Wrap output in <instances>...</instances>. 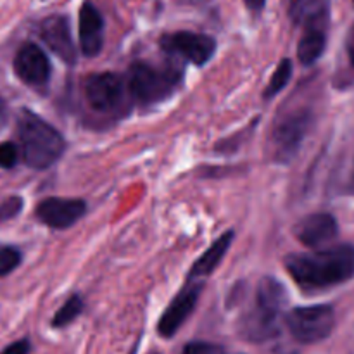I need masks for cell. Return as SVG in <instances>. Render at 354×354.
Returning a JSON list of instances; mask_svg holds the SVG:
<instances>
[{"label":"cell","instance_id":"obj_1","mask_svg":"<svg viewBox=\"0 0 354 354\" xmlns=\"http://www.w3.org/2000/svg\"><path fill=\"white\" fill-rule=\"evenodd\" d=\"M286 268L297 286L304 289H327L354 277V245L297 252L286 258Z\"/></svg>","mask_w":354,"mask_h":354},{"label":"cell","instance_id":"obj_2","mask_svg":"<svg viewBox=\"0 0 354 354\" xmlns=\"http://www.w3.org/2000/svg\"><path fill=\"white\" fill-rule=\"evenodd\" d=\"M21 156L33 169H47L64 154L66 142L52 124L31 111L23 109L17 116Z\"/></svg>","mask_w":354,"mask_h":354},{"label":"cell","instance_id":"obj_3","mask_svg":"<svg viewBox=\"0 0 354 354\" xmlns=\"http://www.w3.org/2000/svg\"><path fill=\"white\" fill-rule=\"evenodd\" d=\"M180 83L175 68H156L147 62H135L128 73V88L137 102L149 106L168 99Z\"/></svg>","mask_w":354,"mask_h":354},{"label":"cell","instance_id":"obj_4","mask_svg":"<svg viewBox=\"0 0 354 354\" xmlns=\"http://www.w3.org/2000/svg\"><path fill=\"white\" fill-rule=\"evenodd\" d=\"M311 123H313V114L310 109L303 107L290 111L277 120L272 131V151L277 162L287 165L296 158L310 131Z\"/></svg>","mask_w":354,"mask_h":354},{"label":"cell","instance_id":"obj_5","mask_svg":"<svg viewBox=\"0 0 354 354\" xmlns=\"http://www.w3.org/2000/svg\"><path fill=\"white\" fill-rule=\"evenodd\" d=\"M286 325L290 335L303 344H315L332 334L335 327L334 308L328 304L294 308L287 313Z\"/></svg>","mask_w":354,"mask_h":354},{"label":"cell","instance_id":"obj_6","mask_svg":"<svg viewBox=\"0 0 354 354\" xmlns=\"http://www.w3.org/2000/svg\"><path fill=\"white\" fill-rule=\"evenodd\" d=\"M86 102L99 113H113L124 100V85L116 73H95L83 83Z\"/></svg>","mask_w":354,"mask_h":354},{"label":"cell","instance_id":"obj_7","mask_svg":"<svg viewBox=\"0 0 354 354\" xmlns=\"http://www.w3.org/2000/svg\"><path fill=\"white\" fill-rule=\"evenodd\" d=\"M161 45L165 50L180 55L196 66H203L209 61L216 52V41L207 35L192 33V31H178V33L162 37Z\"/></svg>","mask_w":354,"mask_h":354},{"label":"cell","instance_id":"obj_8","mask_svg":"<svg viewBox=\"0 0 354 354\" xmlns=\"http://www.w3.org/2000/svg\"><path fill=\"white\" fill-rule=\"evenodd\" d=\"M201 294H203V283L199 282L187 283V286L176 294L175 299L169 303V306L166 308L165 313L159 318L158 332L161 337L169 339L178 332V328L185 324L187 318L190 317V313L196 310Z\"/></svg>","mask_w":354,"mask_h":354},{"label":"cell","instance_id":"obj_9","mask_svg":"<svg viewBox=\"0 0 354 354\" xmlns=\"http://www.w3.org/2000/svg\"><path fill=\"white\" fill-rule=\"evenodd\" d=\"M86 204L82 199H64V197H47L37 206L38 220L55 230L73 227L85 214Z\"/></svg>","mask_w":354,"mask_h":354},{"label":"cell","instance_id":"obj_10","mask_svg":"<svg viewBox=\"0 0 354 354\" xmlns=\"http://www.w3.org/2000/svg\"><path fill=\"white\" fill-rule=\"evenodd\" d=\"M14 71H16L17 78L26 85L40 86L48 82L52 68L47 54L37 44L28 41V44L21 45L19 50L16 52Z\"/></svg>","mask_w":354,"mask_h":354},{"label":"cell","instance_id":"obj_11","mask_svg":"<svg viewBox=\"0 0 354 354\" xmlns=\"http://www.w3.org/2000/svg\"><path fill=\"white\" fill-rule=\"evenodd\" d=\"M40 37L48 48L68 64L76 59V48L73 44L69 21L66 16H48L40 24Z\"/></svg>","mask_w":354,"mask_h":354},{"label":"cell","instance_id":"obj_12","mask_svg":"<svg viewBox=\"0 0 354 354\" xmlns=\"http://www.w3.org/2000/svg\"><path fill=\"white\" fill-rule=\"evenodd\" d=\"M339 225L328 213H315L303 218L294 228L297 241L306 248H322L337 237Z\"/></svg>","mask_w":354,"mask_h":354},{"label":"cell","instance_id":"obj_13","mask_svg":"<svg viewBox=\"0 0 354 354\" xmlns=\"http://www.w3.org/2000/svg\"><path fill=\"white\" fill-rule=\"evenodd\" d=\"M280 315L256 306L249 310L239 322V334L249 342H266L279 335Z\"/></svg>","mask_w":354,"mask_h":354},{"label":"cell","instance_id":"obj_14","mask_svg":"<svg viewBox=\"0 0 354 354\" xmlns=\"http://www.w3.org/2000/svg\"><path fill=\"white\" fill-rule=\"evenodd\" d=\"M104 44V21L99 10L85 3L80 10V47L86 57L100 52Z\"/></svg>","mask_w":354,"mask_h":354},{"label":"cell","instance_id":"obj_15","mask_svg":"<svg viewBox=\"0 0 354 354\" xmlns=\"http://www.w3.org/2000/svg\"><path fill=\"white\" fill-rule=\"evenodd\" d=\"M289 14L294 23L303 24L306 30H325L328 23V0H292Z\"/></svg>","mask_w":354,"mask_h":354},{"label":"cell","instance_id":"obj_16","mask_svg":"<svg viewBox=\"0 0 354 354\" xmlns=\"http://www.w3.org/2000/svg\"><path fill=\"white\" fill-rule=\"evenodd\" d=\"M235 234L232 230H228L227 234L221 235L203 256L196 261V265L190 270V280L196 279V277H207L209 273H213L216 270V266L220 265L221 259L227 254L228 248H230L232 241H234Z\"/></svg>","mask_w":354,"mask_h":354},{"label":"cell","instance_id":"obj_17","mask_svg":"<svg viewBox=\"0 0 354 354\" xmlns=\"http://www.w3.org/2000/svg\"><path fill=\"white\" fill-rule=\"evenodd\" d=\"M256 306L263 310L273 311V313H282V310L287 304V292L286 287L272 277H265L259 280L258 289H256Z\"/></svg>","mask_w":354,"mask_h":354},{"label":"cell","instance_id":"obj_18","mask_svg":"<svg viewBox=\"0 0 354 354\" xmlns=\"http://www.w3.org/2000/svg\"><path fill=\"white\" fill-rule=\"evenodd\" d=\"M325 45H327L325 30H320V28L306 30V33L299 40V45H297V57H299L301 64H315L322 57V54H324Z\"/></svg>","mask_w":354,"mask_h":354},{"label":"cell","instance_id":"obj_19","mask_svg":"<svg viewBox=\"0 0 354 354\" xmlns=\"http://www.w3.org/2000/svg\"><path fill=\"white\" fill-rule=\"evenodd\" d=\"M290 78H292V62H290V59H283V61H280V64L277 66L275 73H273V76L270 78L268 86L265 88V99H272V97L277 95L280 90L286 88V86L289 85Z\"/></svg>","mask_w":354,"mask_h":354},{"label":"cell","instance_id":"obj_20","mask_svg":"<svg viewBox=\"0 0 354 354\" xmlns=\"http://www.w3.org/2000/svg\"><path fill=\"white\" fill-rule=\"evenodd\" d=\"M83 311V301L80 296H71L64 304L61 306V310L54 315V320H52V327L62 328L66 325L73 324L76 318L80 317V313Z\"/></svg>","mask_w":354,"mask_h":354},{"label":"cell","instance_id":"obj_21","mask_svg":"<svg viewBox=\"0 0 354 354\" xmlns=\"http://www.w3.org/2000/svg\"><path fill=\"white\" fill-rule=\"evenodd\" d=\"M21 252L9 245H0V277L9 275L19 266Z\"/></svg>","mask_w":354,"mask_h":354},{"label":"cell","instance_id":"obj_22","mask_svg":"<svg viewBox=\"0 0 354 354\" xmlns=\"http://www.w3.org/2000/svg\"><path fill=\"white\" fill-rule=\"evenodd\" d=\"M19 151L14 142H2L0 144V168L10 169L19 161Z\"/></svg>","mask_w":354,"mask_h":354},{"label":"cell","instance_id":"obj_23","mask_svg":"<svg viewBox=\"0 0 354 354\" xmlns=\"http://www.w3.org/2000/svg\"><path fill=\"white\" fill-rule=\"evenodd\" d=\"M182 354H227V351L213 342H189L182 349Z\"/></svg>","mask_w":354,"mask_h":354},{"label":"cell","instance_id":"obj_24","mask_svg":"<svg viewBox=\"0 0 354 354\" xmlns=\"http://www.w3.org/2000/svg\"><path fill=\"white\" fill-rule=\"evenodd\" d=\"M23 207V201L19 197H9L6 203L0 206V218L2 220H9V218H14Z\"/></svg>","mask_w":354,"mask_h":354},{"label":"cell","instance_id":"obj_25","mask_svg":"<svg viewBox=\"0 0 354 354\" xmlns=\"http://www.w3.org/2000/svg\"><path fill=\"white\" fill-rule=\"evenodd\" d=\"M31 344L28 339H21V341L12 342L10 346H7L0 354H30Z\"/></svg>","mask_w":354,"mask_h":354},{"label":"cell","instance_id":"obj_26","mask_svg":"<svg viewBox=\"0 0 354 354\" xmlns=\"http://www.w3.org/2000/svg\"><path fill=\"white\" fill-rule=\"evenodd\" d=\"M7 116H9V113H7V104L3 102V99L0 97V131L6 128L7 124Z\"/></svg>","mask_w":354,"mask_h":354},{"label":"cell","instance_id":"obj_27","mask_svg":"<svg viewBox=\"0 0 354 354\" xmlns=\"http://www.w3.org/2000/svg\"><path fill=\"white\" fill-rule=\"evenodd\" d=\"M244 2L249 9L254 10V12H259V10H263V7H265L266 0H244Z\"/></svg>","mask_w":354,"mask_h":354},{"label":"cell","instance_id":"obj_28","mask_svg":"<svg viewBox=\"0 0 354 354\" xmlns=\"http://www.w3.org/2000/svg\"><path fill=\"white\" fill-rule=\"evenodd\" d=\"M348 55H349V61L354 66V26L353 30L349 31V37H348Z\"/></svg>","mask_w":354,"mask_h":354},{"label":"cell","instance_id":"obj_29","mask_svg":"<svg viewBox=\"0 0 354 354\" xmlns=\"http://www.w3.org/2000/svg\"><path fill=\"white\" fill-rule=\"evenodd\" d=\"M351 185H353V189H354V169H353V176H351Z\"/></svg>","mask_w":354,"mask_h":354}]
</instances>
